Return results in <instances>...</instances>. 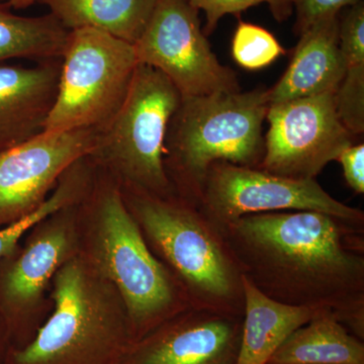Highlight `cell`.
<instances>
[{
	"mask_svg": "<svg viewBox=\"0 0 364 364\" xmlns=\"http://www.w3.org/2000/svg\"><path fill=\"white\" fill-rule=\"evenodd\" d=\"M218 229L242 277L261 293L329 314L364 341V225L323 213L279 212Z\"/></svg>",
	"mask_w": 364,
	"mask_h": 364,
	"instance_id": "1",
	"label": "cell"
},
{
	"mask_svg": "<svg viewBox=\"0 0 364 364\" xmlns=\"http://www.w3.org/2000/svg\"><path fill=\"white\" fill-rule=\"evenodd\" d=\"M131 193V214L183 287L191 308L243 318L242 275L214 223L181 196L134 188Z\"/></svg>",
	"mask_w": 364,
	"mask_h": 364,
	"instance_id": "2",
	"label": "cell"
},
{
	"mask_svg": "<svg viewBox=\"0 0 364 364\" xmlns=\"http://www.w3.org/2000/svg\"><path fill=\"white\" fill-rule=\"evenodd\" d=\"M269 107L264 87L181 98L170 119L164 156L179 196L198 207L208 169L215 162L258 168Z\"/></svg>",
	"mask_w": 364,
	"mask_h": 364,
	"instance_id": "3",
	"label": "cell"
},
{
	"mask_svg": "<svg viewBox=\"0 0 364 364\" xmlns=\"http://www.w3.org/2000/svg\"><path fill=\"white\" fill-rule=\"evenodd\" d=\"M55 275L54 312L9 364H122L134 343L130 323L100 277L77 258Z\"/></svg>",
	"mask_w": 364,
	"mask_h": 364,
	"instance_id": "4",
	"label": "cell"
},
{
	"mask_svg": "<svg viewBox=\"0 0 364 364\" xmlns=\"http://www.w3.org/2000/svg\"><path fill=\"white\" fill-rule=\"evenodd\" d=\"M95 256L100 275L123 301L134 343L193 309L183 287L148 246L119 186L97 198Z\"/></svg>",
	"mask_w": 364,
	"mask_h": 364,
	"instance_id": "5",
	"label": "cell"
},
{
	"mask_svg": "<svg viewBox=\"0 0 364 364\" xmlns=\"http://www.w3.org/2000/svg\"><path fill=\"white\" fill-rule=\"evenodd\" d=\"M181 102V93L164 74L138 64L123 105L98 132L90 157L104 160L131 188L173 195L164 165L165 140Z\"/></svg>",
	"mask_w": 364,
	"mask_h": 364,
	"instance_id": "6",
	"label": "cell"
},
{
	"mask_svg": "<svg viewBox=\"0 0 364 364\" xmlns=\"http://www.w3.org/2000/svg\"><path fill=\"white\" fill-rule=\"evenodd\" d=\"M138 64L134 45L95 28L70 31L44 132L102 130L123 105Z\"/></svg>",
	"mask_w": 364,
	"mask_h": 364,
	"instance_id": "7",
	"label": "cell"
},
{
	"mask_svg": "<svg viewBox=\"0 0 364 364\" xmlns=\"http://www.w3.org/2000/svg\"><path fill=\"white\" fill-rule=\"evenodd\" d=\"M218 228L248 215L318 212L364 225V213L332 198L316 179H293L254 167L215 162L198 205Z\"/></svg>",
	"mask_w": 364,
	"mask_h": 364,
	"instance_id": "8",
	"label": "cell"
},
{
	"mask_svg": "<svg viewBox=\"0 0 364 364\" xmlns=\"http://www.w3.org/2000/svg\"><path fill=\"white\" fill-rule=\"evenodd\" d=\"M134 48L138 63L164 74L181 98L241 91L236 73L210 49L198 9L188 0H158Z\"/></svg>",
	"mask_w": 364,
	"mask_h": 364,
	"instance_id": "9",
	"label": "cell"
},
{
	"mask_svg": "<svg viewBox=\"0 0 364 364\" xmlns=\"http://www.w3.org/2000/svg\"><path fill=\"white\" fill-rule=\"evenodd\" d=\"M333 92L270 105L264 155L258 168L293 179H316L353 136L339 119Z\"/></svg>",
	"mask_w": 364,
	"mask_h": 364,
	"instance_id": "10",
	"label": "cell"
},
{
	"mask_svg": "<svg viewBox=\"0 0 364 364\" xmlns=\"http://www.w3.org/2000/svg\"><path fill=\"white\" fill-rule=\"evenodd\" d=\"M97 131L42 134L0 152V226L16 221L44 202L67 170L91 156Z\"/></svg>",
	"mask_w": 364,
	"mask_h": 364,
	"instance_id": "11",
	"label": "cell"
},
{
	"mask_svg": "<svg viewBox=\"0 0 364 364\" xmlns=\"http://www.w3.org/2000/svg\"><path fill=\"white\" fill-rule=\"evenodd\" d=\"M243 318L189 309L132 345L122 364H235Z\"/></svg>",
	"mask_w": 364,
	"mask_h": 364,
	"instance_id": "12",
	"label": "cell"
},
{
	"mask_svg": "<svg viewBox=\"0 0 364 364\" xmlns=\"http://www.w3.org/2000/svg\"><path fill=\"white\" fill-rule=\"evenodd\" d=\"M60 73L61 58L35 67L0 64V152L44 132L56 102Z\"/></svg>",
	"mask_w": 364,
	"mask_h": 364,
	"instance_id": "13",
	"label": "cell"
},
{
	"mask_svg": "<svg viewBox=\"0 0 364 364\" xmlns=\"http://www.w3.org/2000/svg\"><path fill=\"white\" fill-rule=\"evenodd\" d=\"M339 25L336 14L317 21L301 33L286 73L268 90L270 105L336 92L346 70L339 48Z\"/></svg>",
	"mask_w": 364,
	"mask_h": 364,
	"instance_id": "14",
	"label": "cell"
},
{
	"mask_svg": "<svg viewBox=\"0 0 364 364\" xmlns=\"http://www.w3.org/2000/svg\"><path fill=\"white\" fill-rule=\"evenodd\" d=\"M242 284L243 325L235 364H267L291 333L322 314L273 301L244 277Z\"/></svg>",
	"mask_w": 364,
	"mask_h": 364,
	"instance_id": "15",
	"label": "cell"
},
{
	"mask_svg": "<svg viewBox=\"0 0 364 364\" xmlns=\"http://www.w3.org/2000/svg\"><path fill=\"white\" fill-rule=\"evenodd\" d=\"M158 0H39L67 30L90 28L129 44L140 39Z\"/></svg>",
	"mask_w": 364,
	"mask_h": 364,
	"instance_id": "16",
	"label": "cell"
},
{
	"mask_svg": "<svg viewBox=\"0 0 364 364\" xmlns=\"http://www.w3.org/2000/svg\"><path fill=\"white\" fill-rule=\"evenodd\" d=\"M267 364H364V341L329 314L289 335Z\"/></svg>",
	"mask_w": 364,
	"mask_h": 364,
	"instance_id": "17",
	"label": "cell"
},
{
	"mask_svg": "<svg viewBox=\"0 0 364 364\" xmlns=\"http://www.w3.org/2000/svg\"><path fill=\"white\" fill-rule=\"evenodd\" d=\"M71 241L64 228H53L40 235L11 265L2 282L7 303L26 306L39 298L48 282L65 262Z\"/></svg>",
	"mask_w": 364,
	"mask_h": 364,
	"instance_id": "18",
	"label": "cell"
},
{
	"mask_svg": "<svg viewBox=\"0 0 364 364\" xmlns=\"http://www.w3.org/2000/svg\"><path fill=\"white\" fill-rule=\"evenodd\" d=\"M69 32L51 14L21 16L0 4V63L11 59L62 58Z\"/></svg>",
	"mask_w": 364,
	"mask_h": 364,
	"instance_id": "19",
	"label": "cell"
},
{
	"mask_svg": "<svg viewBox=\"0 0 364 364\" xmlns=\"http://www.w3.org/2000/svg\"><path fill=\"white\" fill-rule=\"evenodd\" d=\"M284 54V48L267 28L239 23L232 41V55L238 65L248 70H258L269 66Z\"/></svg>",
	"mask_w": 364,
	"mask_h": 364,
	"instance_id": "20",
	"label": "cell"
},
{
	"mask_svg": "<svg viewBox=\"0 0 364 364\" xmlns=\"http://www.w3.org/2000/svg\"><path fill=\"white\" fill-rule=\"evenodd\" d=\"M79 181H68L60 186V188L53 193L51 198L45 200L32 212L23 215L6 227L0 229V260L14 252L21 237L26 231L39 224L46 218L49 217L58 210L70 205L74 198L78 195Z\"/></svg>",
	"mask_w": 364,
	"mask_h": 364,
	"instance_id": "21",
	"label": "cell"
},
{
	"mask_svg": "<svg viewBox=\"0 0 364 364\" xmlns=\"http://www.w3.org/2000/svg\"><path fill=\"white\" fill-rule=\"evenodd\" d=\"M339 119L352 136L364 132V64L346 67L334 95Z\"/></svg>",
	"mask_w": 364,
	"mask_h": 364,
	"instance_id": "22",
	"label": "cell"
},
{
	"mask_svg": "<svg viewBox=\"0 0 364 364\" xmlns=\"http://www.w3.org/2000/svg\"><path fill=\"white\" fill-rule=\"evenodd\" d=\"M191 6L205 14L207 25L203 33L205 35L214 32L219 21L229 14H238L249 7L267 2L272 6L275 14L282 18L291 9L294 0H188Z\"/></svg>",
	"mask_w": 364,
	"mask_h": 364,
	"instance_id": "23",
	"label": "cell"
},
{
	"mask_svg": "<svg viewBox=\"0 0 364 364\" xmlns=\"http://www.w3.org/2000/svg\"><path fill=\"white\" fill-rule=\"evenodd\" d=\"M339 48L345 67L364 64V4L352 6L339 25Z\"/></svg>",
	"mask_w": 364,
	"mask_h": 364,
	"instance_id": "24",
	"label": "cell"
},
{
	"mask_svg": "<svg viewBox=\"0 0 364 364\" xmlns=\"http://www.w3.org/2000/svg\"><path fill=\"white\" fill-rule=\"evenodd\" d=\"M360 0H294L296 11V31L299 35L317 21L336 16L340 9L354 6Z\"/></svg>",
	"mask_w": 364,
	"mask_h": 364,
	"instance_id": "25",
	"label": "cell"
},
{
	"mask_svg": "<svg viewBox=\"0 0 364 364\" xmlns=\"http://www.w3.org/2000/svg\"><path fill=\"white\" fill-rule=\"evenodd\" d=\"M336 161L341 164L345 181L356 193H364V145H351L340 153Z\"/></svg>",
	"mask_w": 364,
	"mask_h": 364,
	"instance_id": "26",
	"label": "cell"
},
{
	"mask_svg": "<svg viewBox=\"0 0 364 364\" xmlns=\"http://www.w3.org/2000/svg\"><path fill=\"white\" fill-rule=\"evenodd\" d=\"M39 0H9L6 4L9 9H26L32 6L33 4H37Z\"/></svg>",
	"mask_w": 364,
	"mask_h": 364,
	"instance_id": "27",
	"label": "cell"
},
{
	"mask_svg": "<svg viewBox=\"0 0 364 364\" xmlns=\"http://www.w3.org/2000/svg\"><path fill=\"white\" fill-rule=\"evenodd\" d=\"M9 0H0V4H6Z\"/></svg>",
	"mask_w": 364,
	"mask_h": 364,
	"instance_id": "28",
	"label": "cell"
}]
</instances>
